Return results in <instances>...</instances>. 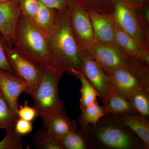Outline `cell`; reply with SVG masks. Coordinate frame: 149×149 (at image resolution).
Segmentation results:
<instances>
[{
	"label": "cell",
	"instance_id": "cell-1",
	"mask_svg": "<svg viewBox=\"0 0 149 149\" xmlns=\"http://www.w3.org/2000/svg\"><path fill=\"white\" fill-rule=\"evenodd\" d=\"M80 130L87 149H145L141 139L118 116L106 115L96 125Z\"/></svg>",
	"mask_w": 149,
	"mask_h": 149
},
{
	"label": "cell",
	"instance_id": "cell-2",
	"mask_svg": "<svg viewBox=\"0 0 149 149\" xmlns=\"http://www.w3.org/2000/svg\"><path fill=\"white\" fill-rule=\"evenodd\" d=\"M47 39L50 65L72 75L74 70L81 71L80 50L71 30L67 8L57 10L55 27Z\"/></svg>",
	"mask_w": 149,
	"mask_h": 149
},
{
	"label": "cell",
	"instance_id": "cell-3",
	"mask_svg": "<svg viewBox=\"0 0 149 149\" xmlns=\"http://www.w3.org/2000/svg\"><path fill=\"white\" fill-rule=\"evenodd\" d=\"M13 47L39 66L49 65L47 35L22 13L17 24Z\"/></svg>",
	"mask_w": 149,
	"mask_h": 149
},
{
	"label": "cell",
	"instance_id": "cell-4",
	"mask_svg": "<svg viewBox=\"0 0 149 149\" xmlns=\"http://www.w3.org/2000/svg\"><path fill=\"white\" fill-rule=\"evenodd\" d=\"M63 72L51 65L42 67L38 85L30 95L33 99V107L38 116H42L64 108L58 94V84Z\"/></svg>",
	"mask_w": 149,
	"mask_h": 149
},
{
	"label": "cell",
	"instance_id": "cell-5",
	"mask_svg": "<svg viewBox=\"0 0 149 149\" xmlns=\"http://www.w3.org/2000/svg\"><path fill=\"white\" fill-rule=\"evenodd\" d=\"M112 15L118 26L136 41L143 53H149V20L147 17L138 13L134 6L124 0L116 1Z\"/></svg>",
	"mask_w": 149,
	"mask_h": 149
},
{
	"label": "cell",
	"instance_id": "cell-6",
	"mask_svg": "<svg viewBox=\"0 0 149 149\" xmlns=\"http://www.w3.org/2000/svg\"><path fill=\"white\" fill-rule=\"evenodd\" d=\"M72 34L80 51L88 50L97 40L88 11L77 2H70L67 7Z\"/></svg>",
	"mask_w": 149,
	"mask_h": 149
},
{
	"label": "cell",
	"instance_id": "cell-7",
	"mask_svg": "<svg viewBox=\"0 0 149 149\" xmlns=\"http://www.w3.org/2000/svg\"><path fill=\"white\" fill-rule=\"evenodd\" d=\"M81 72L94 86L103 103L114 92L108 74L102 69L88 50L80 51Z\"/></svg>",
	"mask_w": 149,
	"mask_h": 149
},
{
	"label": "cell",
	"instance_id": "cell-8",
	"mask_svg": "<svg viewBox=\"0 0 149 149\" xmlns=\"http://www.w3.org/2000/svg\"><path fill=\"white\" fill-rule=\"evenodd\" d=\"M7 56L13 74L28 83L27 94L31 95L40 81L42 67L39 66L20 54L14 49L9 48L6 45Z\"/></svg>",
	"mask_w": 149,
	"mask_h": 149
},
{
	"label": "cell",
	"instance_id": "cell-9",
	"mask_svg": "<svg viewBox=\"0 0 149 149\" xmlns=\"http://www.w3.org/2000/svg\"><path fill=\"white\" fill-rule=\"evenodd\" d=\"M88 51L107 74L119 68L128 69L129 56L123 52L115 46L97 42Z\"/></svg>",
	"mask_w": 149,
	"mask_h": 149
},
{
	"label": "cell",
	"instance_id": "cell-10",
	"mask_svg": "<svg viewBox=\"0 0 149 149\" xmlns=\"http://www.w3.org/2000/svg\"><path fill=\"white\" fill-rule=\"evenodd\" d=\"M21 13L19 1L0 2V34L9 48L14 45L17 24Z\"/></svg>",
	"mask_w": 149,
	"mask_h": 149
},
{
	"label": "cell",
	"instance_id": "cell-11",
	"mask_svg": "<svg viewBox=\"0 0 149 149\" xmlns=\"http://www.w3.org/2000/svg\"><path fill=\"white\" fill-rule=\"evenodd\" d=\"M29 88L25 80L0 69V91L9 107L17 115L19 96L24 92L27 93Z\"/></svg>",
	"mask_w": 149,
	"mask_h": 149
},
{
	"label": "cell",
	"instance_id": "cell-12",
	"mask_svg": "<svg viewBox=\"0 0 149 149\" xmlns=\"http://www.w3.org/2000/svg\"><path fill=\"white\" fill-rule=\"evenodd\" d=\"M93 32L98 42L115 46V22L112 15L88 10Z\"/></svg>",
	"mask_w": 149,
	"mask_h": 149
},
{
	"label": "cell",
	"instance_id": "cell-13",
	"mask_svg": "<svg viewBox=\"0 0 149 149\" xmlns=\"http://www.w3.org/2000/svg\"><path fill=\"white\" fill-rule=\"evenodd\" d=\"M41 117L43 127L58 139L70 131L77 130V123L68 116L64 108Z\"/></svg>",
	"mask_w": 149,
	"mask_h": 149
},
{
	"label": "cell",
	"instance_id": "cell-14",
	"mask_svg": "<svg viewBox=\"0 0 149 149\" xmlns=\"http://www.w3.org/2000/svg\"><path fill=\"white\" fill-rule=\"evenodd\" d=\"M108 75L114 91L128 98L133 92L143 87L138 78L126 68L115 70Z\"/></svg>",
	"mask_w": 149,
	"mask_h": 149
},
{
	"label": "cell",
	"instance_id": "cell-15",
	"mask_svg": "<svg viewBox=\"0 0 149 149\" xmlns=\"http://www.w3.org/2000/svg\"><path fill=\"white\" fill-rule=\"evenodd\" d=\"M117 116L141 139L145 149H149V120L136 113H127Z\"/></svg>",
	"mask_w": 149,
	"mask_h": 149
},
{
	"label": "cell",
	"instance_id": "cell-16",
	"mask_svg": "<svg viewBox=\"0 0 149 149\" xmlns=\"http://www.w3.org/2000/svg\"><path fill=\"white\" fill-rule=\"evenodd\" d=\"M102 107L105 115L117 116L127 113L137 114L128 98L116 91L109 96Z\"/></svg>",
	"mask_w": 149,
	"mask_h": 149
},
{
	"label": "cell",
	"instance_id": "cell-17",
	"mask_svg": "<svg viewBox=\"0 0 149 149\" xmlns=\"http://www.w3.org/2000/svg\"><path fill=\"white\" fill-rule=\"evenodd\" d=\"M114 22L115 46L124 53L141 61L143 52L141 47L131 36L120 29Z\"/></svg>",
	"mask_w": 149,
	"mask_h": 149
},
{
	"label": "cell",
	"instance_id": "cell-18",
	"mask_svg": "<svg viewBox=\"0 0 149 149\" xmlns=\"http://www.w3.org/2000/svg\"><path fill=\"white\" fill-rule=\"evenodd\" d=\"M40 10L34 24L46 35L53 31L56 22L57 10L47 7L40 1Z\"/></svg>",
	"mask_w": 149,
	"mask_h": 149
},
{
	"label": "cell",
	"instance_id": "cell-19",
	"mask_svg": "<svg viewBox=\"0 0 149 149\" xmlns=\"http://www.w3.org/2000/svg\"><path fill=\"white\" fill-rule=\"evenodd\" d=\"M72 76L78 78L81 83L80 109L82 111L86 107L97 101V97H100V95L81 71H73Z\"/></svg>",
	"mask_w": 149,
	"mask_h": 149
},
{
	"label": "cell",
	"instance_id": "cell-20",
	"mask_svg": "<svg viewBox=\"0 0 149 149\" xmlns=\"http://www.w3.org/2000/svg\"><path fill=\"white\" fill-rule=\"evenodd\" d=\"M137 114L149 120V90L143 87L128 97Z\"/></svg>",
	"mask_w": 149,
	"mask_h": 149
},
{
	"label": "cell",
	"instance_id": "cell-21",
	"mask_svg": "<svg viewBox=\"0 0 149 149\" xmlns=\"http://www.w3.org/2000/svg\"><path fill=\"white\" fill-rule=\"evenodd\" d=\"M81 111L78 119L81 129H85L89 125H96L106 115L102 107L97 101L86 107Z\"/></svg>",
	"mask_w": 149,
	"mask_h": 149
},
{
	"label": "cell",
	"instance_id": "cell-22",
	"mask_svg": "<svg viewBox=\"0 0 149 149\" xmlns=\"http://www.w3.org/2000/svg\"><path fill=\"white\" fill-rule=\"evenodd\" d=\"M33 145L39 149H62L57 139L44 127L37 130L32 138Z\"/></svg>",
	"mask_w": 149,
	"mask_h": 149
},
{
	"label": "cell",
	"instance_id": "cell-23",
	"mask_svg": "<svg viewBox=\"0 0 149 149\" xmlns=\"http://www.w3.org/2000/svg\"><path fill=\"white\" fill-rule=\"evenodd\" d=\"M62 149H87L81 130H72L58 139Z\"/></svg>",
	"mask_w": 149,
	"mask_h": 149
},
{
	"label": "cell",
	"instance_id": "cell-24",
	"mask_svg": "<svg viewBox=\"0 0 149 149\" xmlns=\"http://www.w3.org/2000/svg\"><path fill=\"white\" fill-rule=\"evenodd\" d=\"M18 117L11 109L0 91V129L14 128Z\"/></svg>",
	"mask_w": 149,
	"mask_h": 149
},
{
	"label": "cell",
	"instance_id": "cell-25",
	"mask_svg": "<svg viewBox=\"0 0 149 149\" xmlns=\"http://www.w3.org/2000/svg\"><path fill=\"white\" fill-rule=\"evenodd\" d=\"M23 148V141L22 136L17 134L14 128L8 130L4 138L0 141V149Z\"/></svg>",
	"mask_w": 149,
	"mask_h": 149
},
{
	"label": "cell",
	"instance_id": "cell-26",
	"mask_svg": "<svg viewBox=\"0 0 149 149\" xmlns=\"http://www.w3.org/2000/svg\"><path fill=\"white\" fill-rule=\"evenodd\" d=\"M22 14L34 24L40 10L39 0H19Z\"/></svg>",
	"mask_w": 149,
	"mask_h": 149
},
{
	"label": "cell",
	"instance_id": "cell-27",
	"mask_svg": "<svg viewBox=\"0 0 149 149\" xmlns=\"http://www.w3.org/2000/svg\"><path fill=\"white\" fill-rule=\"evenodd\" d=\"M17 114L19 118L29 121L34 120L38 116L36 110L34 107L29 106L27 101L24 102L23 105L19 106Z\"/></svg>",
	"mask_w": 149,
	"mask_h": 149
},
{
	"label": "cell",
	"instance_id": "cell-28",
	"mask_svg": "<svg viewBox=\"0 0 149 149\" xmlns=\"http://www.w3.org/2000/svg\"><path fill=\"white\" fill-rule=\"evenodd\" d=\"M6 44L0 34V69L13 74L6 51Z\"/></svg>",
	"mask_w": 149,
	"mask_h": 149
},
{
	"label": "cell",
	"instance_id": "cell-29",
	"mask_svg": "<svg viewBox=\"0 0 149 149\" xmlns=\"http://www.w3.org/2000/svg\"><path fill=\"white\" fill-rule=\"evenodd\" d=\"M14 130L20 136L27 135L31 133L33 128L32 121L18 118L15 125Z\"/></svg>",
	"mask_w": 149,
	"mask_h": 149
},
{
	"label": "cell",
	"instance_id": "cell-30",
	"mask_svg": "<svg viewBox=\"0 0 149 149\" xmlns=\"http://www.w3.org/2000/svg\"><path fill=\"white\" fill-rule=\"evenodd\" d=\"M49 8L61 12L67 8L71 0H39Z\"/></svg>",
	"mask_w": 149,
	"mask_h": 149
},
{
	"label": "cell",
	"instance_id": "cell-31",
	"mask_svg": "<svg viewBox=\"0 0 149 149\" xmlns=\"http://www.w3.org/2000/svg\"><path fill=\"white\" fill-rule=\"evenodd\" d=\"M19 1V0H0V2L8 1Z\"/></svg>",
	"mask_w": 149,
	"mask_h": 149
}]
</instances>
